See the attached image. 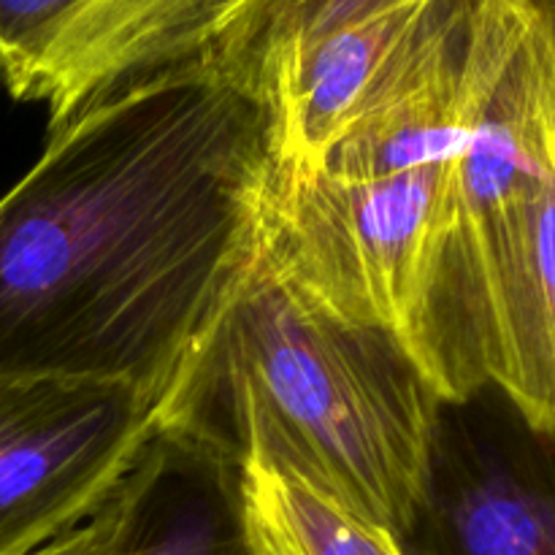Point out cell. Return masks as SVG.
<instances>
[{
  "label": "cell",
  "mask_w": 555,
  "mask_h": 555,
  "mask_svg": "<svg viewBox=\"0 0 555 555\" xmlns=\"http://www.w3.org/2000/svg\"><path fill=\"white\" fill-rule=\"evenodd\" d=\"M258 101L215 60L128 81L49 130L0 198V377L157 399L260 247Z\"/></svg>",
  "instance_id": "cell-1"
},
{
  "label": "cell",
  "mask_w": 555,
  "mask_h": 555,
  "mask_svg": "<svg viewBox=\"0 0 555 555\" xmlns=\"http://www.w3.org/2000/svg\"><path fill=\"white\" fill-rule=\"evenodd\" d=\"M444 399L388 334L320 304L258 247L157 404V426L410 534Z\"/></svg>",
  "instance_id": "cell-2"
},
{
  "label": "cell",
  "mask_w": 555,
  "mask_h": 555,
  "mask_svg": "<svg viewBox=\"0 0 555 555\" xmlns=\"http://www.w3.org/2000/svg\"><path fill=\"white\" fill-rule=\"evenodd\" d=\"M455 157L374 177L269 163L260 220V247L282 274L350 323L399 341L434 388Z\"/></svg>",
  "instance_id": "cell-3"
},
{
  "label": "cell",
  "mask_w": 555,
  "mask_h": 555,
  "mask_svg": "<svg viewBox=\"0 0 555 555\" xmlns=\"http://www.w3.org/2000/svg\"><path fill=\"white\" fill-rule=\"evenodd\" d=\"M130 385L0 377V555H30L92 518L155 434Z\"/></svg>",
  "instance_id": "cell-4"
},
{
  "label": "cell",
  "mask_w": 555,
  "mask_h": 555,
  "mask_svg": "<svg viewBox=\"0 0 555 555\" xmlns=\"http://www.w3.org/2000/svg\"><path fill=\"white\" fill-rule=\"evenodd\" d=\"M410 555H555V428L502 390L444 401Z\"/></svg>",
  "instance_id": "cell-5"
},
{
  "label": "cell",
  "mask_w": 555,
  "mask_h": 555,
  "mask_svg": "<svg viewBox=\"0 0 555 555\" xmlns=\"http://www.w3.org/2000/svg\"><path fill=\"white\" fill-rule=\"evenodd\" d=\"M215 0H0V79L49 130L128 81L204 57Z\"/></svg>",
  "instance_id": "cell-6"
},
{
  "label": "cell",
  "mask_w": 555,
  "mask_h": 555,
  "mask_svg": "<svg viewBox=\"0 0 555 555\" xmlns=\"http://www.w3.org/2000/svg\"><path fill=\"white\" fill-rule=\"evenodd\" d=\"M108 507L117 555H249L238 466L160 426Z\"/></svg>",
  "instance_id": "cell-7"
},
{
  "label": "cell",
  "mask_w": 555,
  "mask_h": 555,
  "mask_svg": "<svg viewBox=\"0 0 555 555\" xmlns=\"http://www.w3.org/2000/svg\"><path fill=\"white\" fill-rule=\"evenodd\" d=\"M238 493L249 555H410L385 526L266 466H238Z\"/></svg>",
  "instance_id": "cell-8"
},
{
  "label": "cell",
  "mask_w": 555,
  "mask_h": 555,
  "mask_svg": "<svg viewBox=\"0 0 555 555\" xmlns=\"http://www.w3.org/2000/svg\"><path fill=\"white\" fill-rule=\"evenodd\" d=\"M30 555H117V542H114V515L108 502L92 515L87 524L68 534L57 537L49 545L38 547Z\"/></svg>",
  "instance_id": "cell-9"
},
{
  "label": "cell",
  "mask_w": 555,
  "mask_h": 555,
  "mask_svg": "<svg viewBox=\"0 0 555 555\" xmlns=\"http://www.w3.org/2000/svg\"><path fill=\"white\" fill-rule=\"evenodd\" d=\"M263 0H215L211 5V38H209V49L215 47L220 38H225L244 16L253 14ZM209 54V52H206Z\"/></svg>",
  "instance_id": "cell-10"
},
{
  "label": "cell",
  "mask_w": 555,
  "mask_h": 555,
  "mask_svg": "<svg viewBox=\"0 0 555 555\" xmlns=\"http://www.w3.org/2000/svg\"><path fill=\"white\" fill-rule=\"evenodd\" d=\"M531 11L537 14V20L545 25V30L551 33V38L555 41V0H526Z\"/></svg>",
  "instance_id": "cell-11"
}]
</instances>
